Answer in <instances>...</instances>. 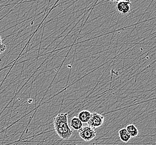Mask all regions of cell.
Listing matches in <instances>:
<instances>
[{"instance_id": "obj_1", "label": "cell", "mask_w": 156, "mask_h": 145, "mask_svg": "<svg viewBox=\"0 0 156 145\" xmlns=\"http://www.w3.org/2000/svg\"><path fill=\"white\" fill-rule=\"evenodd\" d=\"M53 126L57 135L63 140L69 139L73 133L68 123V113H59L53 119Z\"/></svg>"}, {"instance_id": "obj_3", "label": "cell", "mask_w": 156, "mask_h": 145, "mask_svg": "<svg viewBox=\"0 0 156 145\" xmlns=\"http://www.w3.org/2000/svg\"><path fill=\"white\" fill-rule=\"evenodd\" d=\"M104 122V117L102 115L97 112L91 113L90 119L88 122V126L94 128V129L103 125Z\"/></svg>"}, {"instance_id": "obj_7", "label": "cell", "mask_w": 156, "mask_h": 145, "mask_svg": "<svg viewBox=\"0 0 156 145\" xmlns=\"http://www.w3.org/2000/svg\"><path fill=\"white\" fill-rule=\"evenodd\" d=\"M119 137L120 139L123 142H128L131 139V137L128 133L126 128H122L119 129Z\"/></svg>"}, {"instance_id": "obj_5", "label": "cell", "mask_w": 156, "mask_h": 145, "mask_svg": "<svg viewBox=\"0 0 156 145\" xmlns=\"http://www.w3.org/2000/svg\"><path fill=\"white\" fill-rule=\"evenodd\" d=\"M70 126L72 129L78 131L83 127V123L78 117H73L70 121Z\"/></svg>"}, {"instance_id": "obj_6", "label": "cell", "mask_w": 156, "mask_h": 145, "mask_svg": "<svg viewBox=\"0 0 156 145\" xmlns=\"http://www.w3.org/2000/svg\"><path fill=\"white\" fill-rule=\"evenodd\" d=\"M91 113L87 110H82L78 115V118L82 123H87L90 119Z\"/></svg>"}, {"instance_id": "obj_10", "label": "cell", "mask_w": 156, "mask_h": 145, "mask_svg": "<svg viewBox=\"0 0 156 145\" xmlns=\"http://www.w3.org/2000/svg\"><path fill=\"white\" fill-rule=\"evenodd\" d=\"M2 44V38H1V36H0V45Z\"/></svg>"}, {"instance_id": "obj_8", "label": "cell", "mask_w": 156, "mask_h": 145, "mask_svg": "<svg viewBox=\"0 0 156 145\" xmlns=\"http://www.w3.org/2000/svg\"><path fill=\"white\" fill-rule=\"evenodd\" d=\"M126 128L127 129L128 133L129 134V135L131 137V138L132 137H135L138 136L139 131H138L137 128L134 125H132V124L129 125L126 127Z\"/></svg>"}, {"instance_id": "obj_2", "label": "cell", "mask_w": 156, "mask_h": 145, "mask_svg": "<svg viewBox=\"0 0 156 145\" xmlns=\"http://www.w3.org/2000/svg\"><path fill=\"white\" fill-rule=\"evenodd\" d=\"M78 133L80 137L86 142L92 140L96 136V131L94 128L89 126L82 127L81 129L78 130Z\"/></svg>"}, {"instance_id": "obj_4", "label": "cell", "mask_w": 156, "mask_h": 145, "mask_svg": "<svg viewBox=\"0 0 156 145\" xmlns=\"http://www.w3.org/2000/svg\"><path fill=\"white\" fill-rule=\"evenodd\" d=\"M115 3L116 9L121 14L126 15L130 13L131 2L129 1H116L114 2Z\"/></svg>"}, {"instance_id": "obj_9", "label": "cell", "mask_w": 156, "mask_h": 145, "mask_svg": "<svg viewBox=\"0 0 156 145\" xmlns=\"http://www.w3.org/2000/svg\"><path fill=\"white\" fill-rule=\"evenodd\" d=\"M6 49V45L4 44H2L0 45V54L3 53L5 51Z\"/></svg>"}]
</instances>
